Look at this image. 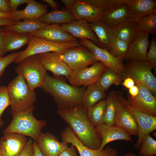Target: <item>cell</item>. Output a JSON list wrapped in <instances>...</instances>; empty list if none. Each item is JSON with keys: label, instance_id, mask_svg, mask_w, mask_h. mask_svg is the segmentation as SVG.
I'll return each mask as SVG.
<instances>
[{"label": "cell", "instance_id": "6da1fadb", "mask_svg": "<svg viewBox=\"0 0 156 156\" xmlns=\"http://www.w3.org/2000/svg\"><path fill=\"white\" fill-rule=\"evenodd\" d=\"M87 109L81 104L58 109L57 113L68 124L83 145L90 149H99L101 137L88 116Z\"/></svg>", "mask_w": 156, "mask_h": 156}, {"label": "cell", "instance_id": "7a4b0ae2", "mask_svg": "<svg viewBox=\"0 0 156 156\" xmlns=\"http://www.w3.org/2000/svg\"><path fill=\"white\" fill-rule=\"evenodd\" d=\"M58 77H52L47 73L40 88L53 97L58 109H66L81 104L85 87L69 85Z\"/></svg>", "mask_w": 156, "mask_h": 156}, {"label": "cell", "instance_id": "3957f363", "mask_svg": "<svg viewBox=\"0 0 156 156\" xmlns=\"http://www.w3.org/2000/svg\"><path fill=\"white\" fill-rule=\"evenodd\" d=\"M10 102L12 116L20 112L34 108L36 94L31 91L21 73L11 81L7 87Z\"/></svg>", "mask_w": 156, "mask_h": 156}, {"label": "cell", "instance_id": "277c9868", "mask_svg": "<svg viewBox=\"0 0 156 156\" xmlns=\"http://www.w3.org/2000/svg\"><path fill=\"white\" fill-rule=\"evenodd\" d=\"M34 108L20 112L13 116L9 125L3 131V134L15 133L27 136L36 142L47 122L44 120H38L33 114Z\"/></svg>", "mask_w": 156, "mask_h": 156}, {"label": "cell", "instance_id": "5b68a950", "mask_svg": "<svg viewBox=\"0 0 156 156\" xmlns=\"http://www.w3.org/2000/svg\"><path fill=\"white\" fill-rule=\"evenodd\" d=\"M81 46L77 40L66 42L57 43L31 36L27 48L22 51L14 62L18 64L29 56L47 52H55L60 55L69 48Z\"/></svg>", "mask_w": 156, "mask_h": 156}, {"label": "cell", "instance_id": "8992f818", "mask_svg": "<svg viewBox=\"0 0 156 156\" xmlns=\"http://www.w3.org/2000/svg\"><path fill=\"white\" fill-rule=\"evenodd\" d=\"M47 70L37 55L29 56L18 64L15 68L17 74L21 73L32 91L41 87L44 81Z\"/></svg>", "mask_w": 156, "mask_h": 156}, {"label": "cell", "instance_id": "52a82bcc", "mask_svg": "<svg viewBox=\"0 0 156 156\" xmlns=\"http://www.w3.org/2000/svg\"><path fill=\"white\" fill-rule=\"evenodd\" d=\"M129 61L125 65L124 79L129 77L141 81L155 96H156V78L153 74L152 65L148 61Z\"/></svg>", "mask_w": 156, "mask_h": 156}, {"label": "cell", "instance_id": "ba28073f", "mask_svg": "<svg viewBox=\"0 0 156 156\" xmlns=\"http://www.w3.org/2000/svg\"><path fill=\"white\" fill-rule=\"evenodd\" d=\"M120 101L133 117L138 129L137 140L134 145L135 148L139 149L144 138L156 129V116L142 112L132 107L124 97L122 93L117 92Z\"/></svg>", "mask_w": 156, "mask_h": 156}, {"label": "cell", "instance_id": "9c48e42d", "mask_svg": "<svg viewBox=\"0 0 156 156\" xmlns=\"http://www.w3.org/2000/svg\"><path fill=\"white\" fill-rule=\"evenodd\" d=\"M60 55L72 71L80 70L98 61L91 52L83 46L69 48Z\"/></svg>", "mask_w": 156, "mask_h": 156}, {"label": "cell", "instance_id": "30bf717a", "mask_svg": "<svg viewBox=\"0 0 156 156\" xmlns=\"http://www.w3.org/2000/svg\"><path fill=\"white\" fill-rule=\"evenodd\" d=\"M139 88V93L135 97L129 95L127 100L129 104L142 112L156 116V97L141 81L134 80Z\"/></svg>", "mask_w": 156, "mask_h": 156}, {"label": "cell", "instance_id": "8fae6325", "mask_svg": "<svg viewBox=\"0 0 156 156\" xmlns=\"http://www.w3.org/2000/svg\"><path fill=\"white\" fill-rule=\"evenodd\" d=\"M78 41L81 45L86 47L91 52L97 61L101 62L124 77L125 74V65L120 60L112 55L106 49L98 47L90 40L81 39H79Z\"/></svg>", "mask_w": 156, "mask_h": 156}, {"label": "cell", "instance_id": "7c38bea8", "mask_svg": "<svg viewBox=\"0 0 156 156\" xmlns=\"http://www.w3.org/2000/svg\"><path fill=\"white\" fill-rule=\"evenodd\" d=\"M107 67L101 62L97 61L90 67L72 71L68 79L73 86H88L96 83Z\"/></svg>", "mask_w": 156, "mask_h": 156}, {"label": "cell", "instance_id": "4fadbf2b", "mask_svg": "<svg viewBox=\"0 0 156 156\" xmlns=\"http://www.w3.org/2000/svg\"><path fill=\"white\" fill-rule=\"evenodd\" d=\"M61 136L62 141L75 147L80 156H117L118 155L116 149L109 146L102 150H93L87 147L80 142L68 126L62 131Z\"/></svg>", "mask_w": 156, "mask_h": 156}, {"label": "cell", "instance_id": "5bb4252c", "mask_svg": "<svg viewBox=\"0 0 156 156\" xmlns=\"http://www.w3.org/2000/svg\"><path fill=\"white\" fill-rule=\"evenodd\" d=\"M28 139L17 133L3 134L0 139V156H19Z\"/></svg>", "mask_w": 156, "mask_h": 156}, {"label": "cell", "instance_id": "9a60e30c", "mask_svg": "<svg viewBox=\"0 0 156 156\" xmlns=\"http://www.w3.org/2000/svg\"><path fill=\"white\" fill-rule=\"evenodd\" d=\"M37 55L45 69L51 72L54 77L64 76L68 79L72 71L62 60L59 54L51 52Z\"/></svg>", "mask_w": 156, "mask_h": 156}, {"label": "cell", "instance_id": "2e32d148", "mask_svg": "<svg viewBox=\"0 0 156 156\" xmlns=\"http://www.w3.org/2000/svg\"><path fill=\"white\" fill-rule=\"evenodd\" d=\"M35 142L43 156H57L68 147V144L59 142L56 137L48 132L41 131Z\"/></svg>", "mask_w": 156, "mask_h": 156}, {"label": "cell", "instance_id": "e0dca14e", "mask_svg": "<svg viewBox=\"0 0 156 156\" xmlns=\"http://www.w3.org/2000/svg\"><path fill=\"white\" fill-rule=\"evenodd\" d=\"M70 11L75 20L88 23L101 20L103 13L99 8L83 0H75Z\"/></svg>", "mask_w": 156, "mask_h": 156}, {"label": "cell", "instance_id": "ac0fdd59", "mask_svg": "<svg viewBox=\"0 0 156 156\" xmlns=\"http://www.w3.org/2000/svg\"><path fill=\"white\" fill-rule=\"evenodd\" d=\"M99 133L101 144L99 149L102 150L109 142L117 140H123L132 142L133 140L127 131L115 124L109 125L104 123L96 128Z\"/></svg>", "mask_w": 156, "mask_h": 156}, {"label": "cell", "instance_id": "d6986e66", "mask_svg": "<svg viewBox=\"0 0 156 156\" xmlns=\"http://www.w3.org/2000/svg\"><path fill=\"white\" fill-rule=\"evenodd\" d=\"M29 34L31 36L57 43L66 42L77 40L58 25H47Z\"/></svg>", "mask_w": 156, "mask_h": 156}, {"label": "cell", "instance_id": "ffe728a7", "mask_svg": "<svg viewBox=\"0 0 156 156\" xmlns=\"http://www.w3.org/2000/svg\"><path fill=\"white\" fill-rule=\"evenodd\" d=\"M149 34L139 32L136 38L130 43L125 60L147 61V55L149 44Z\"/></svg>", "mask_w": 156, "mask_h": 156}, {"label": "cell", "instance_id": "44dd1931", "mask_svg": "<svg viewBox=\"0 0 156 156\" xmlns=\"http://www.w3.org/2000/svg\"><path fill=\"white\" fill-rule=\"evenodd\" d=\"M61 26L64 31L76 39H88L97 45L98 38L87 21L82 20H75L70 23L62 24Z\"/></svg>", "mask_w": 156, "mask_h": 156}, {"label": "cell", "instance_id": "7402d4cb", "mask_svg": "<svg viewBox=\"0 0 156 156\" xmlns=\"http://www.w3.org/2000/svg\"><path fill=\"white\" fill-rule=\"evenodd\" d=\"M130 20L137 22L143 17L156 12V1L128 0Z\"/></svg>", "mask_w": 156, "mask_h": 156}, {"label": "cell", "instance_id": "603a6c76", "mask_svg": "<svg viewBox=\"0 0 156 156\" xmlns=\"http://www.w3.org/2000/svg\"><path fill=\"white\" fill-rule=\"evenodd\" d=\"M114 124L123 129L131 135H138V127L133 117L120 101L117 107Z\"/></svg>", "mask_w": 156, "mask_h": 156}, {"label": "cell", "instance_id": "cb8c5ba5", "mask_svg": "<svg viewBox=\"0 0 156 156\" xmlns=\"http://www.w3.org/2000/svg\"><path fill=\"white\" fill-rule=\"evenodd\" d=\"M25 8L12 13L13 20L17 22L26 19H38L48 12L46 5L34 0H30Z\"/></svg>", "mask_w": 156, "mask_h": 156}, {"label": "cell", "instance_id": "d4e9b609", "mask_svg": "<svg viewBox=\"0 0 156 156\" xmlns=\"http://www.w3.org/2000/svg\"><path fill=\"white\" fill-rule=\"evenodd\" d=\"M89 24L98 38L97 46L109 51L111 42L115 37L113 28L101 20L89 23Z\"/></svg>", "mask_w": 156, "mask_h": 156}, {"label": "cell", "instance_id": "484cf974", "mask_svg": "<svg viewBox=\"0 0 156 156\" xmlns=\"http://www.w3.org/2000/svg\"><path fill=\"white\" fill-rule=\"evenodd\" d=\"M127 3L118 5L103 13L101 20L113 28L122 22L130 19Z\"/></svg>", "mask_w": 156, "mask_h": 156}, {"label": "cell", "instance_id": "4316f807", "mask_svg": "<svg viewBox=\"0 0 156 156\" xmlns=\"http://www.w3.org/2000/svg\"><path fill=\"white\" fill-rule=\"evenodd\" d=\"M38 19L47 25L68 24L75 21L70 11L65 7L61 10H57L47 12Z\"/></svg>", "mask_w": 156, "mask_h": 156}, {"label": "cell", "instance_id": "83f0119b", "mask_svg": "<svg viewBox=\"0 0 156 156\" xmlns=\"http://www.w3.org/2000/svg\"><path fill=\"white\" fill-rule=\"evenodd\" d=\"M113 30L115 37L129 43L136 38L139 33L136 22L130 19L122 22Z\"/></svg>", "mask_w": 156, "mask_h": 156}, {"label": "cell", "instance_id": "f1b7e54d", "mask_svg": "<svg viewBox=\"0 0 156 156\" xmlns=\"http://www.w3.org/2000/svg\"><path fill=\"white\" fill-rule=\"evenodd\" d=\"M47 25L42 22L38 19H26L7 26L5 30L21 34H30L44 28Z\"/></svg>", "mask_w": 156, "mask_h": 156}, {"label": "cell", "instance_id": "f546056e", "mask_svg": "<svg viewBox=\"0 0 156 156\" xmlns=\"http://www.w3.org/2000/svg\"><path fill=\"white\" fill-rule=\"evenodd\" d=\"M106 97L105 91L93 83L88 86L81 99V105L86 108L92 107Z\"/></svg>", "mask_w": 156, "mask_h": 156}, {"label": "cell", "instance_id": "4dcf8cb0", "mask_svg": "<svg viewBox=\"0 0 156 156\" xmlns=\"http://www.w3.org/2000/svg\"><path fill=\"white\" fill-rule=\"evenodd\" d=\"M7 31L5 45V53L20 49L26 44H28L31 39L29 34Z\"/></svg>", "mask_w": 156, "mask_h": 156}, {"label": "cell", "instance_id": "1f68e13d", "mask_svg": "<svg viewBox=\"0 0 156 156\" xmlns=\"http://www.w3.org/2000/svg\"><path fill=\"white\" fill-rule=\"evenodd\" d=\"M123 79L122 76L113 69L107 67L95 84L105 91L112 85H119Z\"/></svg>", "mask_w": 156, "mask_h": 156}, {"label": "cell", "instance_id": "d6a6232c", "mask_svg": "<svg viewBox=\"0 0 156 156\" xmlns=\"http://www.w3.org/2000/svg\"><path fill=\"white\" fill-rule=\"evenodd\" d=\"M106 100V110L104 123L109 125L114 124L118 105L120 100L117 92L112 90L109 93Z\"/></svg>", "mask_w": 156, "mask_h": 156}, {"label": "cell", "instance_id": "836d02e7", "mask_svg": "<svg viewBox=\"0 0 156 156\" xmlns=\"http://www.w3.org/2000/svg\"><path fill=\"white\" fill-rule=\"evenodd\" d=\"M106 105L104 99L87 109L88 116L95 128L104 123Z\"/></svg>", "mask_w": 156, "mask_h": 156}, {"label": "cell", "instance_id": "e575fe53", "mask_svg": "<svg viewBox=\"0 0 156 156\" xmlns=\"http://www.w3.org/2000/svg\"><path fill=\"white\" fill-rule=\"evenodd\" d=\"M136 23L138 32H144L152 35L156 34V12L143 17Z\"/></svg>", "mask_w": 156, "mask_h": 156}, {"label": "cell", "instance_id": "d590c367", "mask_svg": "<svg viewBox=\"0 0 156 156\" xmlns=\"http://www.w3.org/2000/svg\"><path fill=\"white\" fill-rule=\"evenodd\" d=\"M129 43L114 37L111 44L109 52L123 62L125 60Z\"/></svg>", "mask_w": 156, "mask_h": 156}, {"label": "cell", "instance_id": "8d00e7d4", "mask_svg": "<svg viewBox=\"0 0 156 156\" xmlns=\"http://www.w3.org/2000/svg\"><path fill=\"white\" fill-rule=\"evenodd\" d=\"M97 7L104 13L118 5L127 3L128 0H83Z\"/></svg>", "mask_w": 156, "mask_h": 156}, {"label": "cell", "instance_id": "74e56055", "mask_svg": "<svg viewBox=\"0 0 156 156\" xmlns=\"http://www.w3.org/2000/svg\"><path fill=\"white\" fill-rule=\"evenodd\" d=\"M139 155L150 156L156 155V141L148 135L143 140L139 149Z\"/></svg>", "mask_w": 156, "mask_h": 156}, {"label": "cell", "instance_id": "f35d334b", "mask_svg": "<svg viewBox=\"0 0 156 156\" xmlns=\"http://www.w3.org/2000/svg\"><path fill=\"white\" fill-rule=\"evenodd\" d=\"M10 105V102L7 87L0 86V127L4 125L1 118L3 113L6 108Z\"/></svg>", "mask_w": 156, "mask_h": 156}, {"label": "cell", "instance_id": "ab89813d", "mask_svg": "<svg viewBox=\"0 0 156 156\" xmlns=\"http://www.w3.org/2000/svg\"><path fill=\"white\" fill-rule=\"evenodd\" d=\"M22 51L12 53L0 58V78L5 68L14 62L16 58L21 54Z\"/></svg>", "mask_w": 156, "mask_h": 156}, {"label": "cell", "instance_id": "60d3db41", "mask_svg": "<svg viewBox=\"0 0 156 156\" xmlns=\"http://www.w3.org/2000/svg\"><path fill=\"white\" fill-rule=\"evenodd\" d=\"M147 61L152 65L153 68L156 67V39L152 36L147 55Z\"/></svg>", "mask_w": 156, "mask_h": 156}, {"label": "cell", "instance_id": "b9f144b4", "mask_svg": "<svg viewBox=\"0 0 156 156\" xmlns=\"http://www.w3.org/2000/svg\"><path fill=\"white\" fill-rule=\"evenodd\" d=\"M19 156H33V141L29 138Z\"/></svg>", "mask_w": 156, "mask_h": 156}, {"label": "cell", "instance_id": "7bdbcfd3", "mask_svg": "<svg viewBox=\"0 0 156 156\" xmlns=\"http://www.w3.org/2000/svg\"><path fill=\"white\" fill-rule=\"evenodd\" d=\"M7 34V31L0 32V58L3 57L5 53V45Z\"/></svg>", "mask_w": 156, "mask_h": 156}, {"label": "cell", "instance_id": "ee69618b", "mask_svg": "<svg viewBox=\"0 0 156 156\" xmlns=\"http://www.w3.org/2000/svg\"><path fill=\"white\" fill-rule=\"evenodd\" d=\"M30 0H10V6L12 13L17 10L18 7L20 5L28 3Z\"/></svg>", "mask_w": 156, "mask_h": 156}, {"label": "cell", "instance_id": "f6af8a7d", "mask_svg": "<svg viewBox=\"0 0 156 156\" xmlns=\"http://www.w3.org/2000/svg\"><path fill=\"white\" fill-rule=\"evenodd\" d=\"M75 147L71 145L61 153L57 156H77Z\"/></svg>", "mask_w": 156, "mask_h": 156}, {"label": "cell", "instance_id": "bcb514c9", "mask_svg": "<svg viewBox=\"0 0 156 156\" xmlns=\"http://www.w3.org/2000/svg\"><path fill=\"white\" fill-rule=\"evenodd\" d=\"M0 10L8 14L12 13L9 3V0H0Z\"/></svg>", "mask_w": 156, "mask_h": 156}, {"label": "cell", "instance_id": "7dc6e473", "mask_svg": "<svg viewBox=\"0 0 156 156\" xmlns=\"http://www.w3.org/2000/svg\"><path fill=\"white\" fill-rule=\"evenodd\" d=\"M121 84L127 89H129L135 85V83L133 79L129 77H127L123 79Z\"/></svg>", "mask_w": 156, "mask_h": 156}, {"label": "cell", "instance_id": "c3c4849f", "mask_svg": "<svg viewBox=\"0 0 156 156\" xmlns=\"http://www.w3.org/2000/svg\"><path fill=\"white\" fill-rule=\"evenodd\" d=\"M16 22L11 19L0 17V27L12 25Z\"/></svg>", "mask_w": 156, "mask_h": 156}, {"label": "cell", "instance_id": "681fc988", "mask_svg": "<svg viewBox=\"0 0 156 156\" xmlns=\"http://www.w3.org/2000/svg\"><path fill=\"white\" fill-rule=\"evenodd\" d=\"M139 88L135 85L129 89V95L132 97L137 96L139 93Z\"/></svg>", "mask_w": 156, "mask_h": 156}, {"label": "cell", "instance_id": "f907efd6", "mask_svg": "<svg viewBox=\"0 0 156 156\" xmlns=\"http://www.w3.org/2000/svg\"><path fill=\"white\" fill-rule=\"evenodd\" d=\"M33 156H43L39 151L36 142L33 141Z\"/></svg>", "mask_w": 156, "mask_h": 156}, {"label": "cell", "instance_id": "816d5d0a", "mask_svg": "<svg viewBox=\"0 0 156 156\" xmlns=\"http://www.w3.org/2000/svg\"><path fill=\"white\" fill-rule=\"evenodd\" d=\"M43 1L48 4L52 9V11L57 10L58 5L57 3L53 0H43Z\"/></svg>", "mask_w": 156, "mask_h": 156}, {"label": "cell", "instance_id": "f5cc1de1", "mask_svg": "<svg viewBox=\"0 0 156 156\" xmlns=\"http://www.w3.org/2000/svg\"><path fill=\"white\" fill-rule=\"evenodd\" d=\"M75 0H62V2L65 5V8L70 10Z\"/></svg>", "mask_w": 156, "mask_h": 156}, {"label": "cell", "instance_id": "db71d44e", "mask_svg": "<svg viewBox=\"0 0 156 156\" xmlns=\"http://www.w3.org/2000/svg\"><path fill=\"white\" fill-rule=\"evenodd\" d=\"M0 17L6 18L13 20L12 16L11 14H8L3 12L0 10Z\"/></svg>", "mask_w": 156, "mask_h": 156}, {"label": "cell", "instance_id": "11a10c76", "mask_svg": "<svg viewBox=\"0 0 156 156\" xmlns=\"http://www.w3.org/2000/svg\"><path fill=\"white\" fill-rule=\"evenodd\" d=\"M135 155L133 152H129L125 154L124 156H135Z\"/></svg>", "mask_w": 156, "mask_h": 156}, {"label": "cell", "instance_id": "9f6ffc18", "mask_svg": "<svg viewBox=\"0 0 156 156\" xmlns=\"http://www.w3.org/2000/svg\"><path fill=\"white\" fill-rule=\"evenodd\" d=\"M135 156H140V155H135ZM155 156V155H153V156Z\"/></svg>", "mask_w": 156, "mask_h": 156}]
</instances>
